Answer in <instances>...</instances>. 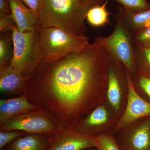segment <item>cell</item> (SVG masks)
I'll return each mask as SVG.
<instances>
[{"label": "cell", "instance_id": "obj_22", "mask_svg": "<svg viewBox=\"0 0 150 150\" xmlns=\"http://www.w3.org/2000/svg\"><path fill=\"white\" fill-rule=\"evenodd\" d=\"M120 4L126 10L134 13H141L150 9L147 0H113Z\"/></svg>", "mask_w": 150, "mask_h": 150}, {"label": "cell", "instance_id": "obj_7", "mask_svg": "<svg viewBox=\"0 0 150 150\" xmlns=\"http://www.w3.org/2000/svg\"><path fill=\"white\" fill-rule=\"evenodd\" d=\"M1 131H19L30 134L51 136L58 131L55 123L39 110L23 113L1 124Z\"/></svg>", "mask_w": 150, "mask_h": 150}, {"label": "cell", "instance_id": "obj_12", "mask_svg": "<svg viewBox=\"0 0 150 150\" xmlns=\"http://www.w3.org/2000/svg\"><path fill=\"white\" fill-rule=\"evenodd\" d=\"M10 16L16 24L18 31L21 33L37 30L38 18L21 0H9Z\"/></svg>", "mask_w": 150, "mask_h": 150}, {"label": "cell", "instance_id": "obj_14", "mask_svg": "<svg viewBox=\"0 0 150 150\" xmlns=\"http://www.w3.org/2000/svg\"><path fill=\"white\" fill-rule=\"evenodd\" d=\"M38 110L25 94L18 97L0 100V124L17 115Z\"/></svg>", "mask_w": 150, "mask_h": 150}, {"label": "cell", "instance_id": "obj_25", "mask_svg": "<svg viewBox=\"0 0 150 150\" xmlns=\"http://www.w3.org/2000/svg\"><path fill=\"white\" fill-rule=\"evenodd\" d=\"M15 25H16V24L13 19L11 17L10 14L0 13V31L1 32L11 31L12 28Z\"/></svg>", "mask_w": 150, "mask_h": 150}, {"label": "cell", "instance_id": "obj_15", "mask_svg": "<svg viewBox=\"0 0 150 150\" xmlns=\"http://www.w3.org/2000/svg\"><path fill=\"white\" fill-rule=\"evenodd\" d=\"M116 9L115 18L120 21L130 33L150 27V9L134 13L126 10L121 5L117 6Z\"/></svg>", "mask_w": 150, "mask_h": 150}, {"label": "cell", "instance_id": "obj_13", "mask_svg": "<svg viewBox=\"0 0 150 150\" xmlns=\"http://www.w3.org/2000/svg\"><path fill=\"white\" fill-rule=\"evenodd\" d=\"M27 79L10 65L0 66V90L1 93L23 94Z\"/></svg>", "mask_w": 150, "mask_h": 150}, {"label": "cell", "instance_id": "obj_18", "mask_svg": "<svg viewBox=\"0 0 150 150\" xmlns=\"http://www.w3.org/2000/svg\"><path fill=\"white\" fill-rule=\"evenodd\" d=\"M131 80L137 93L150 103V74L139 69Z\"/></svg>", "mask_w": 150, "mask_h": 150}, {"label": "cell", "instance_id": "obj_17", "mask_svg": "<svg viewBox=\"0 0 150 150\" xmlns=\"http://www.w3.org/2000/svg\"><path fill=\"white\" fill-rule=\"evenodd\" d=\"M108 3L107 0L102 4L93 7L88 11L87 20L92 26L99 27L110 23L108 18L111 13L107 11Z\"/></svg>", "mask_w": 150, "mask_h": 150}, {"label": "cell", "instance_id": "obj_27", "mask_svg": "<svg viewBox=\"0 0 150 150\" xmlns=\"http://www.w3.org/2000/svg\"><path fill=\"white\" fill-rule=\"evenodd\" d=\"M0 13L11 14L9 0H0Z\"/></svg>", "mask_w": 150, "mask_h": 150}, {"label": "cell", "instance_id": "obj_8", "mask_svg": "<svg viewBox=\"0 0 150 150\" xmlns=\"http://www.w3.org/2000/svg\"><path fill=\"white\" fill-rule=\"evenodd\" d=\"M118 121L104 101L92 110L74 129L95 137L106 133L112 134Z\"/></svg>", "mask_w": 150, "mask_h": 150}, {"label": "cell", "instance_id": "obj_5", "mask_svg": "<svg viewBox=\"0 0 150 150\" xmlns=\"http://www.w3.org/2000/svg\"><path fill=\"white\" fill-rule=\"evenodd\" d=\"M115 20L112 33L105 37L98 36L95 41L100 43L110 56L122 63L132 79L138 70L134 44L130 33L120 21Z\"/></svg>", "mask_w": 150, "mask_h": 150}, {"label": "cell", "instance_id": "obj_4", "mask_svg": "<svg viewBox=\"0 0 150 150\" xmlns=\"http://www.w3.org/2000/svg\"><path fill=\"white\" fill-rule=\"evenodd\" d=\"M13 56L10 65L23 76L28 78L42 61L40 35L38 29L21 33L16 25L11 28Z\"/></svg>", "mask_w": 150, "mask_h": 150}, {"label": "cell", "instance_id": "obj_26", "mask_svg": "<svg viewBox=\"0 0 150 150\" xmlns=\"http://www.w3.org/2000/svg\"><path fill=\"white\" fill-rule=\"evenodd\" d=\"M35 16L39 17L44 4V0H21Z\"/></svg>", "mask_w": 150, "mask_h": 150}, {"label": "cell", "instance_id": "obj_21", "mask_svg": "<svg viewBox=\"0 0 150 150\" xmlns=\"http://www.w3.org/2000/svg\"><path fill=\"white\" fill-rule=\"evenodd\" d=\"M96 148L98 150H123L118 146L112 133L96 136Z\"/></svg>", "mask_w": 150, "mask_h": 150}, {"label": "cell", "instance_id": "obj_24", "mask_svg": "<svg viewBox=\"0 0 150 150\" xmlns=\"http://www.w3.org/2000/svg\"><path fill=\"white\" fill-rule=\"evenodd\" d=\"M25 132L19 131H0V149L11 143L18 138L25 136Z\"/></svg>", "mask_w": 150, "mask_h": 150}, {"label": "cell", "instance_id": "obj_6", "mask_svg": "<svg viewBox=\"0 0 150 150\" xmlns=\"http://www.w3.org/2000/svg\"><path fill=\"white\" fill-rule=\"evenodd\" d=\"M129 95L127 71L121 62L110 55L107 64V85L105 101L119 120Z\"/></svg>", "mask_w": 150, "mask_h": 150}, {"label": "cell", "instance_id": "obj_16", "mask_svg": "<svg viewBox=\"0 0 150 150\" xmlns=\"http://www.w3.org/2000/svg\"><path fill=\"white\" fill-rule=\"evenodd\" d=\"M50 136L30 134L14 141L6 150H46L48 147Z\"/></svg>", "mask_w": 150, "mask_h": 150}, {"label": "cell", "instance_id": "obj_9", "mask_svg": "<svg viewBox=\"0 0 150 150\" xmlns=\"http://www.w3.org/2000/svg\"><path fill=\"white\" fill-rule=\"evenodd\" d=\"M113 135L123 150H150V116L134 122Z\"/></svg>", "mask_w": 150, "mask_h": 150}, {"label": "cell", "instance_id": "obj_1", "mask_svg": "<svg viewBox=\"0 0 150 150\" xmlns=\"http://www.w3.org/2000/svg\"><path fill=\"white\" fill-rule=\"evenodd\" d=\"M109 57L95 41L54 62L42 59L28 78L24 94L58 130L74 129L105 100Z\"/></svg>", "mask_w": 150, "mask_h": 150}, {"label": "cell", "instance_id": "obj_3", "mask_svg": "<svg viewBox=\"0 0 150 150\" xmlns=\"http://www.w3.org/2000/svg\"><path fill=\"white\" fill-rule=\"evenodd\" d=\"M42 59L54 62L73 52L82 51L90 43L86 35L78 36L54 26L38 24Z\"/></svg>", "mask_w": 150, "mask_h": 150}, {"label": "cell", "instance_id": "obj_11", "mask_svg": "<svg viewBox=\"0 0 150 150\" xmlns=\"http://www.w3.org/2000/svg\"><path fill=\"white\" fill-rule=\"evenodd\" d=\"M129 95L125 110L113 130L114 134L121 129L142 118L150 116V103L143 99L134 89L131 76L127 71Z\"/></svg>", "mask_w": 150, "mask_h": 150}, {"label": "cell", "instance_id": "obj_2", "mask_svg": "<svg viewBox=\"0 0 150 150\" xmlns=\"http://www.w3.org/2000/svg\"><path fill=\"white\" fill-rule=\"evenodd\" d=\"M104 2V0H44L38 24L59 28L78 36L85 35L88 12Z\"/></svg>", "mask_w": 150, "mask_h": 150}, {"label": "cell", "instance_id": "obj_20", "mask_svg": "<svg viewBox=\"0 0 150 150\" xmlns=\"http://www.w3.org/2000/svg\"><path fill=\"white\" fill-rule=\"evenodd\" d=\"M134 49L138 69L144 70L150 74V48L134 44Z\"/></svg>", "mask_w": 150, "mask_h": 150}, {"label": "cell", "instance_id": "obj_10", "mask_svg": "<svg viewBox=\"0 0 150 150\" xmlns=\"http://www.w3.org/2000/svg\"><path fill=\"white\" fill-rule=\"evenodd\" d=\"M96 137L74 130H58L49 137L46 150H84L96 147Z\"/></svg>", "mask_w": 150, "mask_h": 150}, {"label": "cell", "instance_id": "obj_23", "mask_svg": "<svg viewBox=\"0 0 150 150\" xmlns=\"http://www.w3.org/2000/svg\"><path fill=\"white\" fill-rule=\"evenodd\" d=\"M130 33L132 41L135 45L150 48V27Z\"/></svg>", "mask_w": 150, "mask_h": 150}, {"label": "cell", "instance_id": "obj_19", "mask_svg": "<svg viewBox=\"0 0 150 150\" xmlns=\"http://www.w3.org/2000/svg\"><path fill=\"white\" fill-rule=\"evenodd\" d=\"M0 37V66L10 65L13 56L12 32H4Z\"/></svg>", "mask_w": 150, "mask_h": 150}, {"label": "cell", "instance_id": "obj_28", "mask_svg": "<svg viewBox=\"0 0 150 150\" xmlns=\"http://www.w3.org/2000/svg\"><path fill=\"white\" fill-rule=\"evenodd\" d=\"M84 150H98L96 148L93 147V148H89V149H85Z\"/></svg>", "mask_w": 150, "mask_h": 150}]
</instances>
